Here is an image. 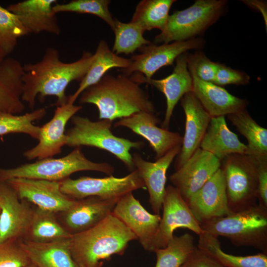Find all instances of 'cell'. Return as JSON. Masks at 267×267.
<instances>
[{"label":"cell","mask_w":267,"mask_h":267,"mask_svg":"<svg viewBox=\"0 0 267 267\" xmlns=\"http://www.w3.org/2000/svg\"><path fill=\"white\" fill-rule=\"evenodd\" d=\"M94 57V54L86 51L77 61L66 63L60 60L58 49L47 48L40 61L23 65V101L32 110L34 109L38 96L41 102H44L46 96L51 95L57 98L56 106L66 104L67 86L74 81L83 79Z\"/></svg>","instance_id":"6da1fadb"},{"label":"cell","mask_w":267,"mask_h":267,"mask_svg":"<svg viewBox=\"0 0 267 267\" xmlns=\"http://www.w3.org/2000/svg\"><path fill=\"white\" fill-rule=\"evenodd\" d=\"M140 85L123 74H105L81 94L79 103L96 106L100 120L113 121L139 111L156 113L153 103Z\"/></svg>","instance_id":"7a4b0ae2"},{"label":"cell","mask_w":267,"mask_h":267,"mask_svg":"<svg viewBox=\"0 0 267 267\" xmlns=\"http://www.w3.org/2000/svg\"><path fill=\"white\" fill-rule=\"evenodd\" d=\"M137 237L112 213L95 226L72 235L70 252L80 267H98L113 255H123Z\"/></svg>","instance_id":"3957f363"},{"label":"cell","mask_w":267,"mask_h":267,"mask_svg":"<svg viewBox=\"0 0 267 267\" xmlns=\"http://www.w3.org/2000/svg\"><path fill=\"white\" fill-rule=\"evenodd\" d=\"M200 226L203 232L224 237L235 246L251 247L267 254V209L258 204Z\"/></svg>","instance_id":"277c9868"},{"label":"cell","mask_w":267,"mask_h":267,"mask_svg":"<svg viewBox=\"0 0 267 267\" xmlns=\"http://www.w3.org/2000/svg\"><path fill=\"white\" fill-rule=\"evenodd\" d=\"M73 126L66 132V145L69 147L87 146L108 151L124 164L130 172L135 170L130 151L140 149L144 145L141 141H133L115 135L111 132L113 121L107 119L93 121L87 117L74 115Z\"/></svg>","instance_id":"5b68a950"},{"label":"cell","mask_w":267,"mask_h":267,"mask_svg":"<svg viewBox=\"0 0 267 267\" xmlns=\"http://www.w3.org/2000/svg\"><path fill=\"white\" fill-rule=\"evenodd\" d=\"M93 171L111 176L113 166L106 162H92L85 156L80 147L59 158H46L32 163H26L13 168H0V180L14 178H27L51 181H61L76 172Z\"/></svg>","instance_id":"8992f818"},{"label":"cell","mask_w":267,"mask_h":267,"mask_svg":"<svg viewBox=\"0 0 267 267\" xmlns=\"http://www.w3.org/2000/svg\"><path fill=\"white\" fill-rule=\"evenodd\" d=\"M227 5L225 0H197L186 9L175 11L154 43L184 41L203 35L225 13Z\"/></svg>","instance_id":"52a82bcc"},{"label":"cell","mask_w":267,"mask_h":267,"mask_svg":"<svg viewBox=\"0 0 267 267\" xmlns=\"http://www.w3.org/2000/svg\"><path fill=\"white\" fill-rule=\"evenodd\" d=\"M229 208L232 212L257 204L258 161L247 154H230L221 161Z\"/></svg>","instance_id":"ba28073f"},{"label":"cell","mask_w":267,"mask_h":267,"mask_svg":"<svg viewBox=\"0 0 267 267\" xmlns=\"http://www.w3.org/2000/svg\"><path fill=\"white\" fill-rule=\"evenodd\" d=\"M59 182L61 191L77 200L90 196L106 200H119L129 193L145 188L136 169L121 178L112 175L102 178L83 176L72 179L69 177Z\"/></svg>","instance_id":"9c48e42d"},{"label":"cell","mask_w":267,"mask_h":267,"mask_svg":"<svg viewBox=\"0 0 267 267\" xmlns=\"http://www.w3.org/2000/svg\"><path fill=\"white\" fill-rule=\"evenodd\" d=\"M204 44L205 41L199 37L160 45L151 43L141 47L138 49L139 53L131 57V63L128 68L122 70L123 74L130 76L133 73L139 72L144 76L134 78L135 80L139 84L147 83L160 68L173 65L180 55L190 49H199Z\"/></svg>","instance_id":"30bf717a"},{"label":"cell","mask_w":267,"mask_h":267,"mask_svg":"<svg viewBox=\"0 0 267 267\" xmlns=\"http://www.w3.org/2000/svg\"><path fill=\"white\" fill-rule=\"evenodd\" d=\"M163 215L153 240L151 251L165 248L178 228H187L199 235L203 231L178 190L172 185L166 187L162 205Z\"/></svg>","instance_id":"8fae6325"},{"label":"cell","mask_w":267,"mask_h":267,"mask_svg":"<svg viewBox=\"0 0 267 267\" xmlns=\"http://www.w3.org/2000/svg\"><path fill=\"white\" fill-rule=\"evenodd\" d=\"M35 206L20 199L14 189L0 180V243L26 238Z\"/></svg>","instance_id":"7c38bea8"},{"label":"cell","mask_w":267,"mask_h":267,"mask_svg":"<svg viewBox=\"0 0 267 267\" xmlns=\"http://www.w3.org/2000/svg\"><path fill=\"white\" fill-rule=\"evenodd\" d=\"M5 181L14 189L20 199L55 213L66 211L77 200L61 191L59 181L14 178Z\"/></svg>","instance_id":"4fadbf2b"},{"label":"cell","mask_w":267,"mask_h":267,"mask_svg":"<svg viewBox=\"0 0 267 267\" xmlns=\"http://www.w3.org/2000/svg\"><path fill=\"white\" fill-rule=\"evenodd\" d=\"M221 164V161L213 154L198 148L180 168L170 176L169 179L187 203L220 168Z\"/></svg>","instance_id":"5bb4252c"},{"label":"cell","mask_w":267,"mask_h":267,"mask_svg":"<svg viewBox=\"0 0 267 267\" xmlns=\"http://www.w3.org/2000/svg\"><path fill=\"white\" fill-rule=\"evenodd\" d=\"M82 108V105L68 102L57 106L51 119L40 127L38 143L24 151L23 156L29 160H41L60 154L62 147L67 144V123Z\"/></svg>","instance_id":"9a60e30c"},{"label":"cell","mask_w":267,"mask_h":267,"mask_svg":"<svg viewBox=\"0 0 267 267\" xmlns=\"http://www.w3.org/2000/svg\"><path fill=\"white\" fill-rule=\"evenodd\" d=\"M160 122L155 113L139 111L120 119L114 126L126 127L145 138L157 160L176 146L181 145L182 141V136L178 133L159 127Z\"/></svg>","instance_id":"2e32d148"},{"label":"cell","mask_w":267,"mask_h":267,"mask_svg":"<svg viewBox=\"0 0 267 267\" xmlns=\"http://www.w3.org/2000/svg\"><path fill=\"white\" fill-rule=\"evenodd\" d=\"M119 200H106L96 196L76 200L66 211L56 214L57 219L71 235L95 226L112 211Z\"/></svg>","instance_id":"e0dca14e"},{"label":"cell","mask_w":267,"mask_h":267,"mask_svg":"<svg viewBox=\"0 0 267 267\" xmlns=\"http://www.w3.org/2000/svg\"><path fill=\"white\" fill-rule=\"evenodd\" d=\"M112 214L134 233L144 249L151 251L152 242L161 219L160 215L148 212L133 192L118 201Z\"/></svg>","instance_id":"ac0fdd59"},{"label":"cell","mask_w":267,"mask_h":267,"mask_svg":"<svg viewBox=\"0 0 267 267\" xmlns=\"http://www.w3.org/2000/svg\"><path fill=\"white\" fill-rule=\"evenodd\" d=\"M186 203L200 224L232 213L228 207L224 178L221 168Z\"/></svg>","instance_id":"d6986e66"},{"label":"cell","mask_w":267,"mask_h":267,"mask_svg":"<svg viewBox=\"0 0 267 267\" xmlns=\"http://www.w3.org/2000/svg\"><path fill=\"white\" fill-rule=\"evenodd\" d=\"M180 104L185 116V126L180 151L176 157L175 171L199 148L211 119L192 92L185 94L181 98Z\"/></svg>","instance_id":"ffe728a7"},{"label":"cell","mask_w":267,"mask_h":267,"mask_svg":"<svg viewBox=\"0 0 267 267\" xmlns=\"http://www.w3.org/2000/svg\"><path fill=\"white\" fill-rule=\"evenodd\" d=\"M181 145L172 149L162 157L152 162L136 153L132 155L135 169L142 179L149 194V202L154 214L160 215L166 192L167 171L180 152Z\"/></svg>","instance_id":"44dd1931"},{"label":"cell","mask_w":267,"mask_h":267,"mask_svg":"<svg viewBox=\"0 0 267 267\" xmlns=\"http://www.w3.org/2000/svg\"><path fill=\"white\" fill-rule=\"evenodd\" d=\"M56 0H25L8 5L7 9L15 14L28 34L42 32L58 35L61 29L53 10Z\"/></svg>","instance_id":"7402d4cb"},{"label":"cell","mask_w":267,"mask_h":267,"mask_svg":"<svg viewBox=\"0 0 267 267\" xmlns=\"http://www.w3.org/2000/svg\"><path fill=\"white\" fill-rule=\"evenodd\" d=\"M188 52L180 55L176 60L172 73L161 79H151L147 84L162 92L166 99V109L161 128L169 130L175 107L186 93L192 92L193 81L187 67Z\"/></svg>","instance_id":"603a6c76"},{"label":"cell","mask_w":267,"mask_h":267,"mask_svg":"<svg viewBox=\"0 0 267 267\" xmlns=\"http://www.w3.org/2000/svg\"><path fill=\"white\" fill-rule=\"evenodd\" d=\"M190 73L192 92L211 117H225L246 109L249 104L247 99L233 95L222 87L202 81Z\"/></svg>","instance_id":"cb8c5ba5"},{"label":"cell","mask_w":267,"mask_h":267,"mask_svg":"<svg viewBox=\"0 0 267 267\" xmlns=\"http://www.w3.org/2000/svg\"><path fill=\"white\" fill-rule=\"evenodd\" d=\"M23 65L6 57L0 63V113L19 115L25 109L22 99Z\"/></svg>","instance_id":"d4e9b609"},{"label":"cell","mask_w":267,"mask_h":267,"mask_svg":"<svg viewBox=\"0 0 267 267\" xmlns=\"http://www.w3.org/2000/svg\"><path fill=\"white\" fill-rule=\"evenodd\" d=\"M199 148L221 161L230 154H247L248 149L228 128L224 116L211 117Z\"/></svg>","instance_id":"484cf974"},{"label":"cell","mask_w":267,"mask_h":267,"mask_svg":"<svg viewBox=\"0 0 267 267\" xmlns=\"http://www.w3.org/2000/svg\"><path fill=\"white\" fill-rule=\"evenodd\" d=\"M70 238L46 243L22 240L20 243L31 263L37 267H80L70 252Z\"/></svg>","instance_id":"4316f807"},{"label":"cell","mask_w":267,"mask_h":267,"mask_svg":"<svg viewBox=\"0 0 267 267\" xmlns=\"http://www.w3.org/2000/svg\"><path fill=\"white\" fill-rule=\"evenodd\" d=\"M89 70L80 81L78 89L73 94L68 96V103L74 104L87 88L97 83L110 69H126L131 63L130 59L119 56L110 50L107 42L104 40L99 42Z\"/></svg>","instance_id":"83f0119b"},{"label":"cell","mask_w":267,"mask_h":267,"mask_svg":"<svg viewBox=\"0 0 267 267\" xmlns=\"http://www.w3.org/2000/svg\"><path fill=\"white\" fill-rule=\"evenodd\" d=\"M199 236L197 247L223 267H267V254L241 256L222 251L218 237L203 232Z\"/></svg>","instance_id":"f1b7e54d"},{"label":"cell","mask_w":267,"mask_h":267,"mask_svg":"<svg viewBox=\"0 0 267 267\" xmlns=\"http://www.w3.org/2000/svg\"><path fill=\"white\" fill-rule=\"evenodd\" d=\"M71 236L58 221L56 213L35 206L31 223L24 240L46 243Z\"/></svg>","instance_id":"f546056e"},{"label":"cell","mask_w":267,"mask_h":267,"mask_svg":"<svg viewBox=\"0 0 267 267\" xmlns=\"http://www.w3.org/2000/svg\"><path fill=\"white\" fill-rule=\"evenodd\" d=\"M237 131L247 140V154L256 160L267 158V130L259 125L246 109L227 115Z\"/></svg>","instance_id":"4dcf8cb0"},{"label":"cell","mask_w":267,"mask_h":267,"mask_svg":"<svg viewBox=\"0 0 267 267\" xmlns=\"http://www.w3.org/2000/svg\"><path fill=\"white\" fill-rule=\"evenodd\" d=\"M175 0H143L136 5L131 22L137 24L145 32L153 29L162 32L169 16Z\"/></svg>","instance_id":"1f68e13d"},{"label":"cell","mask_w":267,"mask_h":267,"mask_svg":"<svg viewBox=\"0 0 267 267\" xmlns=\"http://www.w3.org/2000/svg\"><path fill=\"white\" fill-rule=\"evenodd\" d=\"M196 248L191 234L174 235L165 248L153 251L157 258L155 267H180Z\"/></svg>","instance_id":"d6a6232c"},{"label":"cell","mask_w":267,"mask_h":267,"mask_svg":"<svg viewBox=\"0 0 267 267\" xmlns=\"http://www.w3.org/2000/svg\"><path fill=\"white\" fill-rule=\"evenodd\" d=\"M46 114L44 107L22 115L0 113V135L10 134H25L38 139L40 127L33 122L43 118Z\"/></svg>","instance_id":"836d02e7"},{"label":"cell","mask_w":267,"mask_h":267,"mask_svg":"<svg viewBox=\"0 0 267 267\" xmlns=\"http://www.w3.org/2000/svg\"><path fill=\"white\" fill-rule=\"evenodd\" d=\"M112 30L115 40L112 50L117 55L133 54L142 46L151 43L144 38V31L133 22L124 23L115 19Z\"/></svg>","instance_id":"e575fe53"},{"label":"cell","mask_w":267,"mask_h":267,"mask_svg":"<svg viewBox=\"0 0 267 267\" xmlns=\"http://www.w3.org/2000/svg\"><path fill=\"white\" fill-rule=\"evenodd\" d=\"M109 0H73L66 3H55L53 10L60 12H75L96 16L105 21L113 29L115 19L109 9Z\"/></svg>","instance_id":"d590c367"},{"label":"cell","mask_w":267,"mask_h":267,"mask_svg":"<svg viewBox=\"0 0 267 267\" xmlns=\"http://www.w3.org/2000/svg\"><path fill=\"white\" fill-rule=\"evenodd\" d=\"M28 34L18 17L0 4V47L5 54L14 50L19 38Z\"/></svg>","instance_id":"8d00e7d4"},{"label":"cell","mask_w":267,"mask_h":267,"mask_svg":"<svg viewBox=\"0 0 267 267\" xmlns=\"http://www.w3.org/2000/svg\"><path fill=\"white\" fill-rule=\"evenodd\" d=\"M218 62L208 58L201 51L188 54L187 67L189 72L193 73L199 80L214 83L218 69Z\"/></svg>","instance_id":"74e56055"},{"label":"cell","mask_w":267,"mask_h":267,"mask_svg":"<svg viewBox=\"0 0 267 267\" xmlns=\"http://www.w3.org/2000/svg\"><path fill=\"white\" fill-rule=\"evenodd\" d=\"M21 241L9 240L0 243V267H24L31 263Z\"/></svg>","instance_id":"f35d334b"},{"label":"cell","mask_w":267,"mask_h":267,"mask_svg":"<svg viewBox=\"0 0 267 267\" xmlns=\"http://www.w3.org/2000/svg\"><path fill=\"white\" fill-rule=\"evenodd\" d=\"M250 81V76L245 72L218 62L214 84L222 87L228 85H246Z\"/></svg>","instance_id":"ab89813d"},{"label":"cell","mask_w":267,"mask_h":267,"mask_svg":"<svg viewBox=\"0 0 267 267\" xmlns=\"http://www.w3.org/2000/svg\"><path fill=\"white\" fill-rule=\"evenodd\" d=\"M180 267H223L197 247Z\"/></svg>","instance_id":"60d3db41"},{"label":"cell","mask_w":267,"mask_h":267,"mask_svg":"<svg viewBox=\"0 0 267 267\" xmlns=\"http://www.w3.org/2000/svg\"><path fill=\"white\" fill-rule=\"evenodd\" d=\"M258 166V204L267 209V158L257 160Z\"/></svg>","instance_id":"b9f144b4"},{"label":"cell","mask_w":267,"mask_h":267,"mask_svg":"<svg viewBox=\"0 0 267 267\" xmlns=\"http://www.w3.org/2000/svg\"><path fill=\"white\" fill-rule=\"evenodd\" d=\"M241 1L244 2L249 7L252 8V9H255L257 11L258 10L262 14L263 17L264 19V21L266 23V26L267 27V2L262 0H242Z\"/></svg>","instance_id":"7bdbcfd3"},{"label":"cell","mask_w":267,"mask_h":267,"mask_svg":"<svg viewBox=\"0 0 267 267\" xmlns=\"http://www.w3.org/2000/svg\"><path fill=\"white\" fill-rule=\"evenodd\" d=\"M6 57L7 55L5 54L3 49L0 47V63L2 61H3Z\"/></svg>","instance_id":"ee69618b"},{"label":"cell","mask_w":267,"mask_h":267,"mask_svg":"<svg viewBox=\"0 0 267 267\" xmlns=\"http://www.w3.org/2000/svg\"><path fill=\"white\" fill-rule=\"evenodd\" d=\"M24 267H37L35 265L32 264V263H30L29 264L27 265L26 266H24Z\"/></svg>","instance_id":"f6af8a7d"},{"label":"cell","mask_w":267,"mask_h":267,"mask_svg":"<svg viewBox=\"0 0 267 267\" xmlns=\"http://www.w3.org/2000/svg\"><path fill=\"white\" fill-rule=\"evenodd\" d=\"M98 267H103V264L102 265H100L99 266H98Z\"/></svg>","instance_id":"bcb514c9"},{"label":"cell","mask_w":267,"mask_h":267,"mask_svg":"<svg viewBox=\"0 0 267 267\" xmlns=\"http://www.w3.org/2000/svg\"></svg>","instance_id":"7dc6e473"}]
</instances>
